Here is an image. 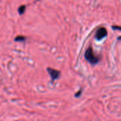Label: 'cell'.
<instances>
[{
	"mask_svg": "<svg viewBox=\"0 0 121 121\" xmlns=\"http://www.w3.org/2000/svg\"><path fill=\"white\" fill-rule=\"evenodd\" d=\"M107 35H108V32H107L106 28L101 27L96 31V33L95 34V38L97 40H101L103 38L106 37Z\"/></svg>",
	"mask_w": 121,
	"mask_h": 121,
	"instance_id": "7a4b0ae2",
	"label": "cell"
},
{
	"mask_svg": "<svg viewBox=\"0 0 121 121\" xmlns=\"http://www.w3.org/2000/svg\"><path fill=\"white\" fill-rule=\"evenodd\" d=\"M84 57L86 58V60L91 65H96L99 62V58L98 57H96L94 52H93V50L92 48L90 47L89 48L86 52H85V55H84Z\"/></svg>",
	"mask_w": 121,
	"mask_h": 121,
	"instance_id": "6da1fadb",
	"label": "cell"
},
{
	"mask_svg": "<svg viewBox=\"0 0 121 121\" xmlns=\"http://www.w3.org/2000/svg\"><path fill=\"white\" fill-rule=\"evenodd\" d=\"M113 29L114 30H121V26H113Z\"/></svg>",
	"mask_w": 121,
	"mask_h": 121,
	"instance_id": "8992f818",
	"label": "cell"
},
{
	"mask_svg": "<svg viewBox=\"0 0 121 121\" xmlns=\"http://www.w3.org/2000/svg\"><path fill=\"white\" fill-rule=\"evenodd\" d=\"M81 94H82V90H80L79 91H78L77 94H75V96H76V97H79Z\"/></svg>",
	"mask_w": 121,
	"mask_h": 121,
	"instance_id": "52a82bcc",
	"label": "cell"
},
{
	"mask_svg": "<svg viewBox=\"0 0 121 121\" xmlns=\"http://www.w3.org/2000/svg\"><path fill=\"white\" fill-rule=\"evenodd\" d=\"M25 10H26V6L25 5H22V6H21L18 8V13H19L20 15H22L25 12Z\"/></svg>",
	"mask_w": 121,
	"mask_h": 121,
	"instance_id": "5b68a950",
	"label": "cell"
},
{
	"mask_svg": "<svg viewBox=\"0 0 121 121\" xmlns=\"http://www.w3.org/2000/svg\"><path fill=\"white\" fill-rule=\"evenodd\" d=\"M48 72L49 74L50 75V77H51L52 81H54V80H55L60 77V72H59L56 69H54L52 68H48Z\"/></svg>",
	"mask_w": 121,
	"mask_h": 121,
	"instance_id": "3957f363",
	"label": "cell"
},
{
	"mask_svg": "<svg viewBox=\"0 0 121 121\" xmlns=\"http://www.w3.org/2000/svg\"><path fill=\"white\" fill-rule=\"evenodd\" d=\"M26 38L24 37V36H21V35H18V36H17L15 39H14V40L15 41H17V42H24L25 40H26Z\"/></svg>",
	"mask_w": 121,
	"mask_h": 121,
	"instance_id": "277c9868",
	"label": "cell"
},
{
	"mask_svg": "<svg viewBox=\"0 0 121 121\" xmlns=\"http://www.w3.org/2000/svg\"><path fill=\"white\" fill-rule=\"evenodd\" d=\"M118 40H121V35L120 36V37H118Z\"/></svg>",
	"mask_w": 121,
	"mask_h": 121,
	"instance_id": "ba28073f",
	"label": "cell"
}]
</instances>
